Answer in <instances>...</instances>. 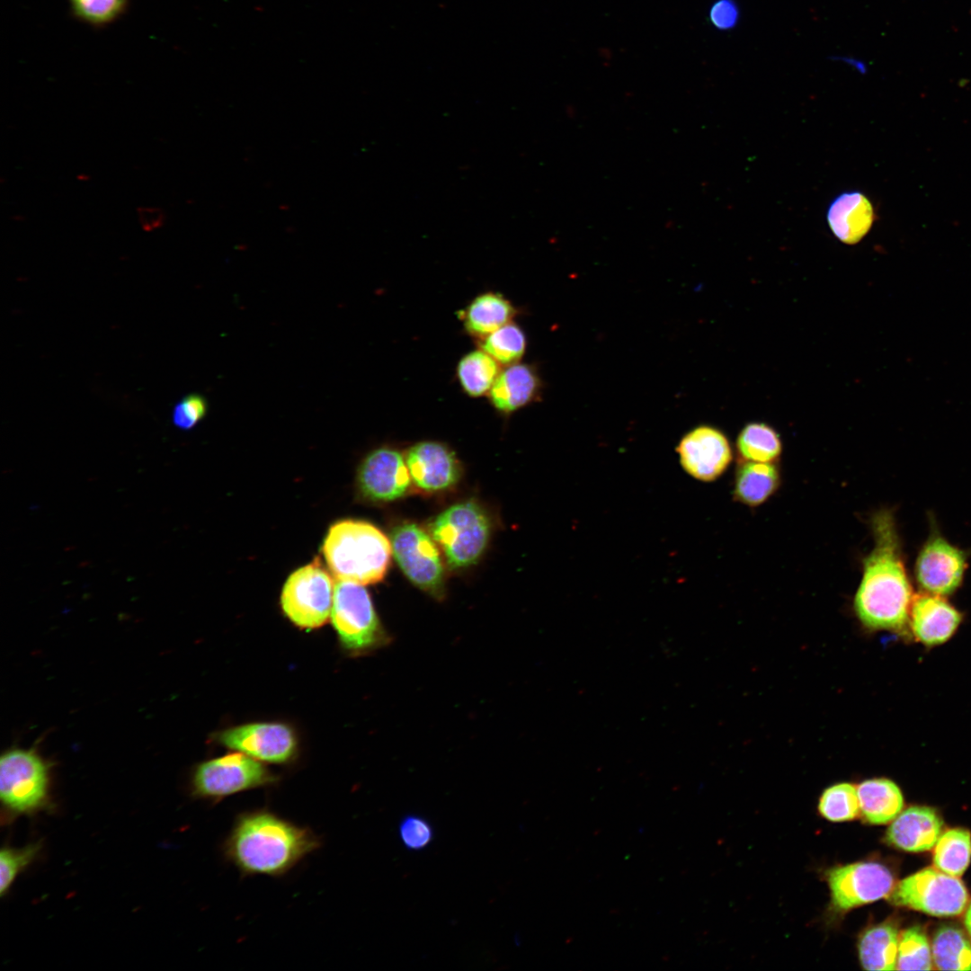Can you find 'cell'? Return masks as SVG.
<instances>
[{"instance_id": "1", "label": "cell", "mask_w": 971, "mask_h": 971, "mask_svg": "<svg viewBox=\"0 0 971 971\" xmlns=\"http://www.w3.org/2000/svg\"><path fill=\"white\" fill-rule=\"evenodd\" d=\"M871 528L874 546L863 559L854 610L870 629L902 631L909 622L913 595L893 512L877 511Z\"/></svg>"}, {"instance_id": "2", "label": "cell", "mask_w": 971, "mask_h": 971, "mask_svg": "<svg viewBox=\"0 0 971 971\" xmlns=\"http://www.w3.org/2000/svg\"><path fill=\"white\" fill-rule=\"evenodd\" d=\"M321 845L318 836L266 809L239 813L222 845L223 856L243 876L286 875Z\"/></svg>"}, {"instance_id": "3", "label": "cell", "mask_w": 971, "mask_h": 971, "mask_svg": "<svg viewBox=\"0 0 971 971\" xmlns=\"http://www.w3.org/2000/svg\"><path fill=\"white\" fill-rule=\"evenodd\" d=\"M323 554L338 581L367 585L385 577L392 548L390 539L376 526L364 521L343 520L330 527Z\"/></svg>"}, {"instance_id": "4", "label": "cell", "mask_w": 971, "mask_h": 971, "mask_svg": "<svg viewBox=\"0 0 971 971\" xmlns=\"http://www.w3.org/2000/svg\"><path fill=\"white\" fill-rule=\"evenodd\" d=\"M0 799L6 819L50 811V763L35 748L13 747L0 759Z\"/></svg>"}, {"instance_id": "5", "label": "cell", "mask_w": 971, "mask_h": 971, "mask_svg": "<svg viewBox=\"0 0 971 971\" xmlns=\"http://www.w3.org/2000/svg\"><path fill=\"white\" fill-rule=\"evenodd\" d=\"M431 535L454 569L474 565L484 553L489 539L490 522L475 502L453 504L431 523Z\"/></svg>"}, {"instance_id": "6", "label": "cell", "mask_w": 971, "mask_h": 971, "mask_svg": "<svg viewBox=\"0 0 971 971\" xmlns=\"http://www.w3.org/2000/svg\"><path fill=\"white\" fill-rule=\"evenodd\" d=\"M331 619L340 642L352 654L370 652L389 640L361 584L345 581L335 583Z\"/></svg>"}, {"instance_id": "7", "label": "cell", "mask_w": 971, "mask_h": 971, "mask_svg": "<svg viewBox=\"0 0 971 971\" xmlns=\"http://www.w3.org/2000/svg\"><path fill=\"white\" fill-rule=\"evenodd\" d=\"M276 780L277 777L260 761L239 752L199 763L192 773L191 792L196 798L216 803Z\"/></svg>"}, {"instance_id": "8", "label": "cell", "mask_w": 971, "mask_h": 971, "mask_svg": "<svg viewBox=\"0 0 971 971\" xmlns=\"http://www.w3.org/2000/svg\"><path fill=\"white\" fill-rule=\"evenodd\" d=\"M888 901L933 916L960 914L968 902L964 883L937 868L923 869L894 886Z\"/></svg>"}, {"instance_id": "9", "label": "cell", "mask_w": 971, "mask_h": 971, "mask_svg": "<svg viewBox=\"0 0 971 971\" xmlns=\"http://www.w3.org/2000/svg\"><path fill=\"white\" fill-rule=\"evenodd\" d=\"M334 585L328 572L314 560L287 579L281 595L282 610L298 627L319 628L331 615Z\"/></svg>"}, {"instance_id": "10", "label": "cell", "mask_w": 971, "mask_h": 971, "mask_svg": "<svg viewBox=\"0 0 971 971\" xmlns=\"http://www.w3.org/2000/svg\"><path fill=\"white\" fill-rule=\"evenodd\" d=\"M392 554L405 575L421 590L441 599L445 573L437 543L414 523H403L391 532Z\"/></svg>"}, {"instance_id": "11", "label": "cell", "mask_w": 971, "mask_h": 971, "mask_svg": "<svg viewBox=\"0 0 971 971\" xmlns=\"http://www.w3.org/2000/svg\"><path fill=\"white\" fill-rule=\"evenodd\" d=\"M827 881L833 906L842 912L887 897L895 886L891 871L873 861L833 868Z\"/></svg>"}, {"instance_id": "12", "label": "cell", "mask_w": 971, "mask_h": 971, "mask_svg": "<svg viewBox=\"0 0 971 971\" xmlns=\"http://www.w3.org/2000/svg\"><path fill=\"white\" fill-rule=\"evenodd\" d=\"M215 740L255 760L287 763L297 752V738L289 726L277 722H256L222 730Z\"/></svg>"}, {"instance_id": "13", "label": "cell", "mask_w": 971, "mask_h": 971, "mask_svg": "<svg viewBox=\"0 0 971 971\" xmlns=\"http://www.w3.org/2000/svg\"><path fill=\"white\" fill-rule=\"evenodd\" d=\"M967 566L965 551L935 530L918 553L914 577L922 592L944 597L960 586Z\"/></svg>"}, {"instance_id": "14", "label": "cell", "mask_w": 971, "mask_h": 971, "mask_svg": "<svg viewBox=\"0 0 971 971\" xmlns=\"http://www.w3.org/2000/svg\"><path fill=\"white\" fill-rule=\"evenodd\" d=\"M683 469L692 477L709 482L728 468L733 451L726 434L709 426H698L686 433L677 447Z\"/></svg>"}, {"instance_id": "15", "label": "cell", "mask_w": 971, "mask_h": 971, "mask_svg": "<svg viewBox=\"0 0 971 971\" xmlns=\"http://www.w3.org/2000/svg\"><path fill=\"white\" fill-rule=\"evenodd\" d=\"M410 473L402 454L382 447L370 452L361 464L358 484L367 498L390 502L402 497L411 483Z\"/></svg>"}, {"instance_id": "16", "label": "cell", "mask_w": 971, "mask_h": 971, "mask_svg": "<svg viewBox=\"0 0 971 971\" xmlns=\"http://www.w3.org/2000/svg\"><path fill=\"white\" fill-rule=\"evenodd\" d=\"M412 482L425 492L452 487L460 477V465L446 445L425 441L413 445L405 454Z\"/></svg>"}, {"instance_id": "17", "label": "cell", "mask_w": 971, "mask_h": 971, "mask_svg": "<svg viewBox=\"0 0 971 971\" xmlns=\"http://www.w3.org/2000/svg\"><path fill=\"white\" fill-rule=\"evenodd\" d=\"M961 620L962 614L943 596L922 592L913 598L908 624L914 637L925 646L949 640Z\"/></svg>"}, {"instance_id": "18", "label": "cell", "mask_w": 971, "mask_h": 971, "mask_svg": "<svg viewBox=\"0 0 971 971\" xmlns=\"http://www.w3.org/2000/svg\"><path fill=\"white\" fill-rule=\"evenodd\" d=\"M943 821L930 806H913L899 813L886 833V842L910 852L931 850L942 833Z\"/></svg>"}, {"instance_id": "19", "label": "cell", "mask_w": 971, "mask_h": 971, "mask_svg": "<svg viewBox=\"0 0 971 971\" xmlns=\"http://www.w3.org/2000/svg\"><path fill=\"white\" fill-rule=\"evenodd\" d=\"M876 213L860 192L841 193L828 207L827 222L834 236L846 245L859 243L870 230Z\"/></svg>"}, {"instance_id": "20", "label": "cell", "mask_w": 971, "mask_h": 971, "mask_svg": "<svg viewBox=\"0 0 971 971\" xmlns=\"http://www.w3.org/2000/svg\"><path fill=\"white\" fill-rule=\"evenodd\" d=\"M541 381L535 368L517 362L501 370L488 395L491 405L503 414H512L534 402Z\"/></svg>"}, {"instance_id": "21", "label": "cell", "mask_w": 971, "mask_h": 971, "mask_svg": "<svg viewBox=\"0 0 971 971\" xmlns=\"http://www.w3.org/2000/svg\"><path fill=\"white\" fill-rule=\"evenodd\" d=\"M517 311L503 295L487 291L477 295L459 312L465 330L470 335L485 338L512 321Z\"/></svg>"}, {"instance_id": "22", "label": "cell", "mask_w": 971, "mask_h": 971, "mask_svg": "<svg viewBox=\"0 0 971 971\" xmlns=\"http://www.w3.org/2000/svg\"><path fill=\"white\" fill-rule=\"evenodd\" d=\"M780 473L774 462L741 460L736 468L734 496L748 506L766 502L779 488Z\"/></svg>"}, {"instance_id": "23", "label": "cell", "mask_w": 971, "mask_h": 971, "mask_svg": "<svg viewBox=\"0 0 971 971\" xmlns=\"http://www.w3.org/2000/svg\"><path fill=\"white\" fill-rule=\"evenodd\" d=\"M860 814L872 824L893 821L902 811L904 798L897 785L887 779H873L857 787Z\"/></svg>"}, {"instance_id": "24", "label": "cell", "mask_w": 971, "mask_h": 971, "mask_svg": "<svg viewBox=\"0 0 971 971\" xmlns=\"http://www.w3.org/2000/svg\"><path fill=\"white\" fill-rule=\"evenodd\" d=\"M899 932L891 922L873 926L859 940V956L866 970L896 969Z\"/></svg>"}, {"instance_id": "25", "label": "cell", "mask_w": 971, "mask_h": 971, "mask_svg": "<svg viewBox=\"0 0 971 971\" xmlns=\"http://www.w3.org/2000/svg\"><path fill=\"white\" fill-rule=\"evenodd\" d=\"M500 371V364L479 348L459 360L456 375L468 396L479 397L489 393Z\"/></svg>"}, {"instance_id": "26", "label": "cell", "mask_w": 971, "mask_h": 971, "mask_svg": "<svg viewBox=\"0 0 971 971\" xmlns=\"http://www.w3.org/2000/svg\"><path fill=\"white\" fill-rule=\"evenodd\" d=\"M740 460L774 462L782 451V442L777 431L762 422L749 423L736 439Z\"/></svg>"}, {"instance_id": "27", "label": "cell", "mask_w": 971, "mask_h": 971, "mask_svg": "<svg viewBox=\"0 0 971 971\" xmlns=\"http://www.w3.org/2000/svg\"><path fill=\"white\" fill-rule=\"evenodd\" d=\"M931 955L939 970H971V943L958 927L943 925L936 931Z\"/></svg>"}, {"instance_id": "28", "label": "cell", "mask_w": 971, "mask_h": 971, "mask_svg": "<svg viewBox=\"0 0 971 971\" xmlns=\"http://www.w3.org/2000/svg\"><path fill=\"white\" fill-rule=\"evenodd\" d=\"M933 864L940 871L960 877L971 860V833L963 828L942 833L934 846Z\"/></svg>"}, {"instance_id": "29", "label": "cell", "mask_w": 971, "mask_h": 971, "mask_svg": "<svg viewBox=\"0 0 971 971\" xmlns=\"http://www.w3.org/2000/svg\"><path fill=\"white\" fill-rule=\"evenodd\" d=\"M526 345L524 332L512 321L479 342L480 349L504 366L519 362L525 353Z\"/></svg>"}, {"instance_id": "30", "label": "cell", "mask_w": 971, "mask_h": 971, "mask_svg": "<svg viewBox=\"0 0 971 971\" xmlns=\"http://www.w3.org/2000/svg\"><path fill=\"white\" fill-rule=\"evenodd\" d=\"M932 964L931 947L924 931L919 926L904 931L899 936L896 969L931 970Z\"/></svg>"}, {"instance_id": "31", "label": "cell", "mask_w": 971, "mask_h": 971, "mask_svg": "<svg viewBox=\"0 0 971 971\" xmlns=\"http://www.w3.org/2000/svg\"><path fill=\"white\" fill-rule=\"evenodd\" d=\"M818 809L832 822L854 819L860 814L857 788L850 783H839L826 788L820 797Z\"/></svg>"}, {"instance_id": "32", "label": "cell", "mask_w": 971, "mask_h": 971, "mask_svg": "<svg viewBox=\"0 0 971 971\" xmlns=\"http://www.w3.org/2000/svg\"><path fill=\"white\" fill-rule=\"evenodd\" d=\"M40 842L27 844L22 848L4 847L0 852V895H5L18 875L37 857Z\"/></svg>"}, {"instance_id": "33", "label": "cell", "mask_w": 971, "mask_h": 971, "mask_svg": "<svg viewBox=\"0 0 971 971\" xmlns=\"http://www.w3.org/2000/svg\"><path fill=\"white\" fill-rule=\"evenodd\" d=\"M75 14L93 24H103L117 18L127 0H71Z\"/></svg>"}, {"instance_id": "34", "label": "cell", "mask_w": 971, "mask_h": 971, "mask_svg": "<svg viewBox=\"0 0 971 971\" xmlns=\"http://www.w3.org/2000/svg\"><path fill=\"white\" fill-rule=\"evenodd\" d=\"M398 833L404 846L411 851L426 848L433 839L431 824L420 815L405 816L398 826Z\"/></svg>"}, {"instance_id": "35", "label": "cell", "mask_w": 971, "mask_h": 971, "mask_svg": "<svg viewBox=\"0 0 971 971\" xmlns=\"http://www.w3.org/2000/svg\"><path fill=\"white\" fill-rule=\"evenodd\" d=\"M208 404L198 394H192L181 399L173 410V423L182 430H190L206 415Z\"/></svg>"}, {"instance_id": "36", "label": "cell", "mask_w": 971, "mask_h": 971, "mask_svg": "<svg viewBox=\"0 0 971 971\" xmlns=\"http://www.w3.org/2000/svg\"><path fill=\"white\" fill-rule=\"evenodd\" d=\"M712 25L720 31L735 29L741 19L740 6L735 0H717L709 9Z\"/></svg>"}, {"instance_id": "37", "label": "cell", "mask_w": 971, "mask_h": 971, "mask_svg": "<svg viewBox=\"0 0 971 971\" xmlns=\"http://www.w3.org/2000/svg\"><path fill=\"white\" fill-rule=\"evenodd\" d=\"M138 218L142 228L146 231L156 230L164 224L165 216L164 211L156 207H142L138 209Z\"/></svg>"}, {"instance_id": "38", "label": "cell", "mask_w": 971, "mask_h": 971, "mask_svg": "<svg viewBox=\"0 0 971 971\" xmlns=\"http://www.w3.org/2000/svg\"><path fill=\"white\" fill-rule=\"evenodd\" d=\"M836 59H839L840 61H842L843 63H845L846 65L850 66L851 67L854 68L857 71H860V72H864L865 71L864 63L861 62L860 60L855 58L854 57L842 56V57H837Z\"/></svg>"}, {"instance_id": "39", "label": "cell", "mask_w": 971, "mask_h": 971, "mask_svg": "<svg viewBox=\"0 0 971 971\" xmlns=\"http://www.w3.org/2000/svg\"><path fill=\"white\" fill-rule=\"evenodd\" d=\"M965 927L971 938V904L968 905L964 919Z\"/></svg>"}]
</instances>
